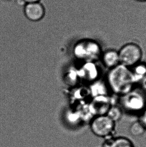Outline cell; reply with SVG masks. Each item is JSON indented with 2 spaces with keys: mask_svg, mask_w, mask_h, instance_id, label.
I'll use <instances>...</instances> for the list:
<instances>
[{
  "mask_svg": "<svg viewBox=\"0 0 146 147\" xmlns=\"http://www.w3.org/2000/svg\"><path fill=\"white\" fill-rule=\"evenodd\" d=\"M2 1H4V2H10V1H11L12 0H2Z\"/></svg>",
  "mask_w": 146,
  "mask_h": 147,
  "instance_id": "cell-17",
  "label": "cell"
},
{
  "mask_svg": "<svg viewBox=\"0 0 146 147\" xmlns=\"http://www.w3.org/2000/svg\"><path fill=\"white\" fill-rule=\"evenodd\" d=\"M24 1L26 4H27V3H30L40 2L41 0H24Z\"/></svg>",
  "mask_w": 146,
  "mask_h": 147,
  "instance_id": "cell-15",
  "label": "cell"
},
{
  "mask_svg": "<svg viewBox=\"0 0 146 147\" xmlns=\"http://www.w3.org/2000/svg\"><path fill=\"white\" fill-rule=\"evenodd\" d=\"M135 2H138V3H146V0H134Z\"/></svg>",
  "mask_w": 146,
  "mask_h": 147,
  "instance_id": "cell-16",
  "label": "cell"
},
{
  "mask_svg": "<svg viewBox=\"0 0 146 147\" xmlns=\"http://www.w3.org/2000/svg\"><path fill=\"white\" fill-rule=\"evenodd\" d=\"M107 82L113 92L122 96L131 92L136 82L131 70L121 64L110 69Z\"/></svg>",
  "mask_w": 146,
  "mask_h": 147,
  "instance_id": "cell-1",
  "label": "cell"
},
{
  "mask_svg": "<svg viewBox=\"0 0 146 147\" xmlns=\"http://www.w3.org/2000/svg\"><path fill=\"white\" fill-rule=\"evenodd\" d=\"M134 69L131 70L133 76L134 78L135 81L136 82L137 80H141L146 76V65L141 63L138 64L134 66Z\"/></svg>",
  "mask_w": 146,
  "mask_h": 147,
  "instance_id": "cell-9",
  "label": "cell"
},
{
  "mask_svg": "<svg viewBox=\"0 0 146 147\" xmlns=\"http://www.w3.org/2000/svg\"><path fill=\"white\" fill-rule=\"evenodd\" d=\"M114 126V121L106 115H98L93 119L91 128L96 135L104 137L109 135L112 131Z\"/></svg>",
  "mask_w": 146,
  "mask_h": 147,
  "instance_id": "cell-3",
  "label": "cell"
},
{
  "mask_svg": "<svg viewBox=\"0 0 146 147\" xmlns=\"http://www.w3.org/2000/svg\"><path fill=\"white\" fill-rule=\"evenodd\" d=\"M82 46V55L92 61L101 59L102 50L101 46L98 43L93 41H88L83 44Z\"/></svg>",
  "mask_w": 146,
  "mask_h": 147,
  "instance_id": "cell-6",
  "label": "cell"
},
{
  "mask_svg": "<svg viewBox=\"0 0 146 147\" xmlns=\"http://www.w3.org/2000/svg\"><path fill=\"white\" fill-rule=\"evenodd\" d=\"M131 131L134 135H140L144 131V125L141 123H136L131 127Z\"/></svg>",
  "mask_w": 146,
  "mask_h": 147,
  "instance_id": "cell-11",
  "label": "cell"
},
{
  "mask_svg": "<svg viewBox=\"0 0 146 147\" xmlns=\"http://www.w3.org/2000/svg\"><path fill=\"white\" fill-rule=\"evenodd\" d=\"M110 147H132L130 142L126 139L117 140L112 144Z\"/></svg>",
  "mask_w": 146,
  "mask_h": 147,
  "instance_id": "cell-12",
  "label": "cell"
},
{
  "mask_svg": "<svg viewBox=\"0 0 146 147\" xmlns=\"http://www.w3.org/2000/svg\"><path fill=\"white\" fill-rule=\"evenodd\" d=\"M16 3L18 5H20V6H25L26 5L25 2L24 0H16Z\"/></svg>",
  "mask_w": 146,
  "mask_h": 147,
  "instance_id": "cell-14",
  "label": "cell"
},
{
  "mask_svg": "<svg viewBox=\"0 0 146 147\" xmlns=\"http://www.w3.org/2000/svg\"><path fill=\"white\" fill-rule=\"evenodd\" d=\"M118 52L120 64L127 67H133L140 63L142 58V50L135 43L125 44Z\"/></svg>",
  "mask_w": 146,
  "mask_h": 147,
  "instance_id": "cell-2",
  "label": "cell"
},
{
  "mask_svg": "<svg viewBox=\"0 0 146 147\" xmlns=\"http://www.w3.org/2000/svg\"><path fill=\"white\" fill-rule=\"evenodd\" d=\"M141 123L144 126H146V109L143 111L141 117Z\"/></svg>",
  "mask_w": 146,
  "mask_h": 147,
  "instance_id": "cell-13",
  "label": "cell"
},
{
  "mask_svg": "<svg viewBox=\"0 0 146 147\" xmlns=\"http://www.w3.org/2000/svg\"><path fill=\"white\" fill-rule=\"evenodd\" d=\"M122 104L130 111H140L145 109L146 100L141 94L137 92H131L123 95Z\"/></svg>",
  "mask_w": 146,
  "mask_h": 147,
  "instance_id": "cell-4",
  "label": "cell"
},
{
  "mask_svg": "<svg viewBox=\"0 0 146 147\" xmlns=\"http://www.w3.org/2000/svg\"><path fill=\"white\" fill-rule=\"evenodd\" d=\"M95 105L94 111L97 116L105 115L111 107L110 101L108 100L106 96L96 97Z\"/></svg>",
  "mask_w": 146,
  "mask_h": 147,
  "instance_id": "cell-8",
  "label": "cell"
},
{
  "mask_svg": "<svg viewBox=\"0 0 146 147\" xmlns=\"http://www.w3.org/2000/svg\"><path fill=\"white\" fill-rule=\"evenodd\" d=\"M45 8L40 2L27 3L24 6V13L28 20L33 22L41 20L45 15Z\"/></svg>",
  "mask_w": 146,
  "mask_h": 147,
  "instance_id": "cell-5",
  "label": "cell"
},
{
  "mask_svg": "<svg viewBox=\"0 0 146 147\" xmlns=\"http://www.w3.org/2000/svg\"><path fill=\"white\" fill-rule=\"evenodd\" d=\"M106 115L113 121H115L120 119L122 115V112L119 107L116 106H112L110 107L107 111Z\"/></svg>",
  "mask_w": 146,
  "mask_h": 147,
  "instance_id": "cell-10",
  "label": "cell"
},
{
  "mask_svg": "<svg viewBox=\"0 0 146 147\" xmlns=\"http://www.w3.org/2000/svg\"><path fill=\"white\" fill-rule=\"evenodd\" d=\"M101 59L103 65L110 69L120 64L118 51L115 50H107L102 53Z\"/></svg>",
  "mask_w": 146,
  "mask_h": 147,
  "instance_id": "cell-7",
  "label": "cell"
}]
</instances>
